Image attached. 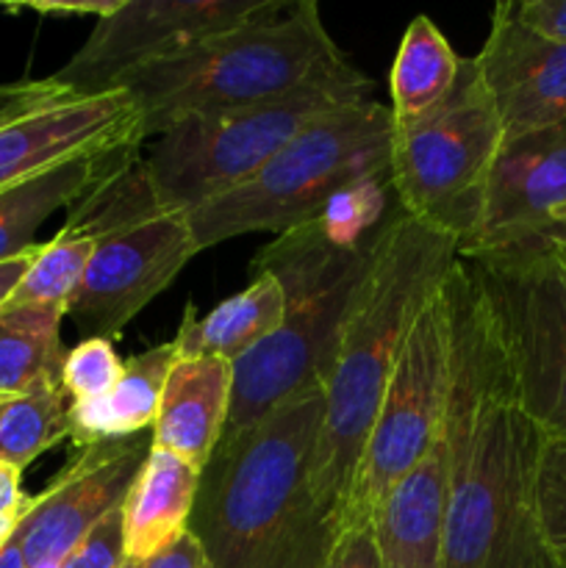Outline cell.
I'll list each match as a JSON object with an SVG mask.
<instances>
[{
    "instance_id": "1",
    "label": "cell",
    "mask_w": 566,
    "mask_h": 568,
    "mask_svg": "<svg viewBox=\"0 0 566 568\" xmlns=\"http://www.w3.org/2000/svg\"><path fill=\"white\" fill-rule=\"evenodd\" d=\"M449 320V455L442 568H566L538 519L544 433L514 381L461 258L444 281Z\"/></svg>"
},
{
    "instance_id": "2",
    "label": "cell",
    "mask_w": 566,
    "mask_h": 568,
    "mask_svg": "<svg viewBox=\"0 0 566 568\" xmlns=\"http://www.w3.org/2000/svg\"><path fill=\"white\" fill-rule=\"evenodd\" d=\"M455 261L449 233L397 209L350 300L322 381L325 416L311 458V491L336 532L405 336Z\"/></svg>"
},
{
    "instance_id": "3",
    "label": "cell",
    "mask_w": 566,
    "mask_h": 568,
    "mask_svg": "<svg viewBox=\"0 0 566 568\" xmlns=\"http://www.w3.org/2000/svg\"><path fill=\"white\" fill-rule=\"evenodd\" d=\"M322 383L222 436L200 471L189 532L211 568H322L336 527L311 491Z\"/></svg>"
},
{
    "instance_id": "4",
    "label": "cell",
    "mask_w": 566,
    "mask_h": 568,
    "mask_svg": "<svg viewBox=\"0 0 566 568\" xmlns=\"http://www.w3.org/2000/svg\"><path fill=\"white\" fill-rule=\"evenodd\" d=\"M358 78L366 75L333 42L320 6L300 0L144 67L117 89L137 103L144 136H159L189 116L247 109L314 83Z\"/></svg>"
},
{
    "instance_id": "5",
    "label": "cell",
    "mask_w": 566,
    "mask_h": 568,
    "mask_svg": "<svg viewBox=\"0 0 566 568\" xmlns=\"http://www.w3.org/2000/svg\"><path fill=\"white\" fill-rule=\"evenodd\" d=\"M394 122L386 103L361 98L311 122L250 181L189 211L198 250L247 233H286L320 214L336 194L386 175Z\"/></svg>"
},
{
    "instance_id": "6",
    "label": "cell",
    "mask_w": 566,
    "mask_h": 568,
    "mask_svg": "<svg viewBox=\"0 0 566 568\" xmlns=\"http://www.w3.org/2000/svg\"><path fill=\"white\" fill-rule=\"evenodd\" d=\"M370 78L314 83L270 103L175 122L142 155L159 211L189 214L255 175L320 116L370 98Z\"/></svg>"
},
{
    "instance_id": "7",
    "label": "cell",
    "mask_w": 566,
    "mask_h": 568,
    "mask_svg": "<svg viewBox=\"0 0 566 568\" xmlns=\"http://www.w3.org/2000/svg\"><path fill=\"white\" fill-rule=\"evenodd\" d=\"M514 381L547 442L566 444V250L458 255Z\"/></svg>"
},
{
    "instance_id": "8",
    "label": "cell",
    "mask_w": 566,
    "mask_h": 568,
    "mask_svg": "<svg viewBox=\"0 0 566 568\" xmlns=\"http://www.w3.org/2000/svg\"><path fill=\"white\" fill-rule=\"evenodd\" d=\"M505 133L475 59L438 109L392 136L388 183L405 214L449 233L458 253L481 214L483 186Z\"/></svg>"
},
{
    "instance_id": "9",
    "label": "cell",
    "mask_w": 566,
    "mask_h": 568,
    "mask_svg": "<svg viewBox=\"0 0 566 568\" xmlns=\"http://www.w3.org/2000/svg\"><path fill=\"white\" fill-rule=\"evenodd\" d=\"M449 392V320L444 286L405 336L375 425L361 453L342 530L366 525L394 486L444 433Z\"/></svg>"
},
{
    "instance_id": "10",
    "label": "cell",
    "mask_w": 566,
    "mask_h": 568,
    "mask_svg": "<svg viewBox=\"0 0 566 568\" xmlns=\"http://www.w3.org/2000/svg\"><path fill=\"white\" fill-rule=\"evenodd\" d=\"M142 114L122 89L87 94L44 81L9 87L0 105V192L75 159L142 148Z\"/></svg>"
},
{
    "instance_id": "11",
    "label": "cell",
    "mask_w": 566,
    "mask_h": 568,
    "mask_svg": "<svg viewBox=\"0 0 566 568\" xmlns=\"http://www.w3.org/2000/svg\"><path fill=\"white\" fill-rule=\"evenodd\" d=\"M277 6L281 0H122L114 14L94 22L87 42L50 78L75 92H109L133 72Z\"/></svg>"
},
{
    "instance_id": "12",
    "label": "cell",
    "mask_w": 566,
    "mask_h": 568,
    "mask_svg": "<svg viewBox=\"0 0 566 568\" xmlns=\"http://www.w3.org/2000/svg\"><path fill=\"white\" fill-rule=\"evenodd\" d=\"M370 261L325 283L283 288L289 303L283 325L231 364V410L222 436L255 425L294 394L325 381L338 327Z\"/></svg>"
},
{
    "instance_id": "13",
    "label": "cell",
    "mask_w": 566,
    "mask_h": 568,
    "mask_svg": "<svg viewBox=\"0 0 566 568\" xmlns=\"http://www.w3.org/2000/svg\"><path fill=\"white\" fill-rule=\"evenodd\" d=\"M566 250V120L505 136L458 255Z\"/></svg>"
},
{
    "instance_id": "14",
    "label": "cell",
    "mask_w": 566,
    "mask_h": 568,
    "mask_svg": "<svg viewBox=\"0 0 566 568\" xmlns=\"http://www.w3.org/2000/svg\"><path fill=\"white\" fill-rule=\"evenodd\" d=\"M198 253L186 214L166 211L120 227L98 239L81 286L67 303V316L89 338L114 342Z\"/></svg>"
},
{
    "instance_id": "15",
    "label": "cell",
    "mask_w": 566,
    "mask_h": 568,
    "mask_svg": "<svg viewBox=\"0 0 566 568\" xmlns=\"http://www.w3.org/2000/svg\"><path fill=\"white\" fill-rule=\"evenodd\" d=\"M150 449L153 430L78 447L67 469L31 497L17 525L14 541L28 568H59L100 521L117 514Z\"/></svg>"
},
{
    "instance_id": "16",
    "label": "cell",
    "mask_w": 566,
    "mask_h": 568,
    "mask_svg": "<svg viewBox=\"0 0 566 568\" xmlns=\"http://www.w3.org/2000/svg\"><path fill=\"white\" fill-rule=\"evenodd\" d=\"M472 59L505 136L566 120V42L527 28L511 0L494 6L486 42Z\"/></svg>"
},
{
    "instance_id": "17",
    "label": "cell",
    "mask_w": 566,
    "mask_h": 568,
    "mask_svg": "<svg viewBox=\"0 0 566 568\" xmlns=\"http://www.w3.org/2000/svg\"><path fill=\"white\" fill-rule=\"evenodd\" d=\"M449 455L444 433L372 516L383 568H442Z\"/></svg>"
},
{
    "instance_id": "18",
    "label": "cell",
    "mask_w": 566,
    "mask_h": 568,
    "mask_svg": "<svg viewBox=\"0 0 566 568\" xmlns=\"http://www.w3.org/2000/svg\"><path fill=\"white\" fill-rule=\"evenodd\" d=\"M231 386L233 366L228 361L178 355L161 394L153 447L203 471L225 430Z\"/></svg>"
},
{
    "instance_id": "19",
    "label": "cell",
    "mask_w": 566,
    "mask_h": 568,
    "mask_svg": "<svg viewBox=\"0 0 566 568\" xmlns=\"http://www.w3.org/2000/svg\"><path fill=\"white\" fill-rule=\"evenodd\" d=\"M198 486L200 469L164 449H150L120 508L125 560L142 564L186 536Z\"/></svg>"
},
{
    "instance_id": "20",
    "label": "cell",
    "mask_w": 566,
    "mask_h": 568,
    "mask_svg": "<svg viewBox=\"0 0 566 568\" xmlns=\"http://www.w3.org/2000/svg\"><path fill=\"white\" fill-rule=\"evenodd\" d=\"M139 148L67 161L0 192V264L37 247V233L55 211L72 209L94 186L131 164Z\"/></svg>"
},
{
    "instance_id": "21",
    "label": "cell",
    "mask_w": 566,
    "mask_h": 568,
    "mask_svg": "<svg viewBox=\"0 0 566 568\" xmlns=\"http://www.w3.org/2000/svg\"><path fill=\"white\" fill-rule=\"evenodd\" d=\"M286 305L281 283L270 272H259L247 288L222 300L205 316H198L192 305H186L172 342L178 355L186 358H222L233 364L283 325Z\"/></svg>"
},
{
    "instance_id": "22",
    "label": "cell",
    "mask_w": 566,
    "mask_h": 568,
    "mask_svg": "<svg viewBox=\"0 0 566 568\" xmlns=\"http://www.w3.org/2000/svg\"><path fill=\"white\" fill-rule=\"evenodd\" d=\"M178 358L175 342H164L133 355L109 394L87 403H72L70 442L87 447L109 438H131L153 430L159 419L166 375Z\"/></svg>"
},
{
    "instance_id": "23",
    "label": "cell",
    "mask_w": 566,
    "mask_h": 568,
    "mask_svg": "<svg viewBox=\"0 0 566 568\" xmlns=\"http://www.w3.org/2000/svg\"><path fill=\"white\" fill-rule=\"evenodd\" d=\"M461 61L431 17L416 14L408 22L388 72L394 131L414 125L447 100L461 75Z\"/></svg>"
},
{
    "instance_id": "24",
    "label": "cell",
    "mask_w": 566,
    "mask_h": 568,
    "mask_svg": "<svg viewBox=\"0 0 566 568\" xmlns=\"http://www.w3.org/2000/svg\"><path fill=\"white\" fill-rule=\"evenodd\" d=\"M61 305L0 308V399L61 386L70 349L61 342Z\"/></svg>"
},
{
    "instance_id": "25",
    "label": "cell",
    "mask_w": 566,
    "mask_h": 568,
    "mask_svg": "<svg viewBox=\"0 0 566 568\" xmlns=\"http://www.w3.org/2000/svg\"><path fill=\"white\" fill-rule=\"evenodd\" d=\"M70 408L64 386L0 399V460L22 471L70 438Z\"/></svg>"
},
{
    "instance_id": "26",
    "label": "cell",
    "mask_w": 566,
    "mask_h": 568,
    "mask_svg": "<svg viewBox=\"0 0 566 568\" xmlns=\"http://www.w3.org/2000/svg\"><path fill=\"white\" fill-rule=\"evenodd\" d=\"M94 239L61 227L50 242L39 244L31 266L6 305H61L67 308L94 253Z\"/></svg>"
},
{
    "instance_id": "27",
    "label": "cell",
    "mask_w": 566,
    "mask_h": 568,
    "mask_svg": "<svg viewBox=\"0 0 566 568\" xmlns=\"http://www.w3.org/2000/svg\"><path fill=\"white\" fill-rule=\"evenodd\" d=\"M125 364L117 355L114 344L105 338H83L72 347L61 369V386L70 394L72 403H87L109 394L122 377Z\"/></svg>"
},
{
    "instance_id": "28",
    "label": "cell",
    "mask_w": 566,
    "mask_h": 568,
    "mask_svg": "<svg viewBox=\"0 0 566 568\" xmlns=\"http://www.w3.org/2000/svg\"><path fill=\"white\" fill-rule=\"evenodd\" d=\"M538 519L555 558L566 566V444L544 442L536 477Z\"/></svg>"
},
{
    "instance_id": "29",
    "label": "cell",
    "mask_w": 566,
    "mask_h": 568,
    "mask_svg": "<svg viewBox=\"0 0 566 568\" xmlns=\"http://www.w3.org/2000/svg\"><path fill=\"white\" fill-rule=\"evenodd\" d=\"M125 547H122V514H111L100 521L75 549L64 558L59 568H122L125 566Z\"/></svg>"
},
{
    "instance_id": "30",
    "label": "cell",
    "mask_w": 566,
    "mask_h": 568,
    "mask_svg": "<svg viewBox=\"0 0 566 568\" xmlns=\"http://www.w3.org/2000/svg\"><path fill=\"white\" fill-rule=\"evenodd\" d=\"M322 568H383L370 521L338 532Z\"/></svg>"
},
{
    "instance_id": "31",
    "label": "cell",
    "mask_w": 566,
    "mask_h": 568,
    "mask_svg": "<svg viewBox=\"0 0 566 568\" xmlns=\"http://www.w3.org/2000/svg\"><path fill=\"white\" fill-rule=\"evenodd\" d=\"M511 6L527 28L566 42V0H511Z\"/></svg>"
},
{
    "instance_id": "32",
    "label": "cell",
    "mask_w": 566,
    "mask_h": 568,
    "mask_svg": "<svg viewBox=\"0 0 566 568\" xmlns=\"http://www.w3.org/2000/svg\"><path fill=\"white\" fill-rule=\"evenodd\" d=\"M137 568H211L209 560H205L203 547L198 544V538L192 532L181 538V541L172 544L164 552L153 555L150 560H142Z\"/></svg>"
},
{
    "instance_id": "33",
    "label": "cell",
    "mask_w": 566,
    "mask_h": 568,
    "mask_svg": "<svg viewBox=\"0 0 566 568\" xmlns=\"http://www.w3.org/2000/svg\"><path fill=\"white\" fill-rule=\"evenodd\" d=\"M122 0H83V3H26L20 9H31L48 17H94V22L114 14Z\"/></svg>"
},
{
    "instance_id": "34",
    "label": "cell",
    "mask_w": 566,
    "mask_h": 568,
    "mask_svg": "<svg viewBox=\"0 0 566 568\" xmlns=\"http://www.w3.org/2000/svg\"><path fill=\"white\" fill-rule=\"evenodd\" d=\"M37 247H39V244H37ZM37 247L28 250V253H22V255H17V258L3 261V264H0V308H6V303L11 300L14 288L20 286L22 275H26L28 266H31V261H33V255H37Z\"/></svg>"
},
{
    "instance_id": "35",
    "label": "cell",
    "mask_w": 566,
    "mask_h": 568,
    "mask_svg": "<svg viewBox=\"0 0 566 568\" xmlns=\"http://www.w3.org/2000/svg\"><path fill=\"white\" fill-rule=\"evenodd\" d=\"M31 497L22 494V471L0 460V510L22 508Z\"/></svg>"
},
{
    "instance_id": "36",
    "label": "cell",
    "mask_w": 566,
    "mask_h": 568,
    "mask_svg": "<svg viewBox=\"0 0 566 568\" xmlns=\"http://www.w3.org/2000/svg\"><path fill=\"white\" fill-rule=\"evenodd\" d=\"M28 503H31V499H28ZM28 503L22 505V508L0 510V549H3L6 544L11 541V538H14V532H17V525H20V519H22V514H26Z\"/></svg>"
},
{
    "instance_id": "37",
    "label": "cell",
    "mask_w": 566,
    "mask_h": 568,
    "mask_svg": "<svg viewBox=\"0 0 566 568\" xmlns=\"http://www.w3.org/2000/svg\"><path fill=\"white\" fill-rule=\"evenodd\" d=\"M0 568H28L26 558H22V552H20V547H17L14 538H11V541L0 549Z\"/></svg>"
},
{
    "instance_id": "38",
    "label": "cell",
    "mask_w": 566,
    "mask_h": 568,
    "mask_svg": "<svg viewBox=\"0 0 566 568\" xmlns=\"http://www.w3.org/2000/svg\"><path fill=\"white\" fill-rule=\"evenodd\" d=\"M6 92H9V87H6V89H0V105H3V100H6Z\"/></svg>"
},
{
    "instance_id": "39",
    "label": "cell",
    "mask_w": 566,
    "mask_h": 568,
    "mask_svg": "<svg viewBox=\"0 0 566 568\" xmlns=\"http://www.w3.org/2000/svg\"><path fill=\"white\" fill-rule=\"evenodd\" d=\"M122 568H137V564H131V560H128V564H125V566H122Z\"/></svg>"
}]
</instances>
